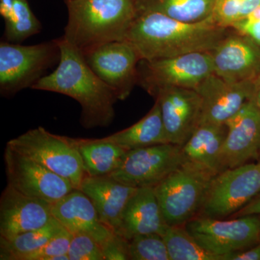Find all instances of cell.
Here are the masks:
<instances>
[{
	"label": "cell",
	"instance_id": "obj_1",
	"mask_svg": "<svg viewBox=\"0 0 260 260\" xmlns=\"http://www.w3.org/2000/svg\"><path fill=\"white\" fill-rule=\"evenodd\" d=\"M210 18L197 23L179 21L160 13H137L125 41L140 60H155L194 52H211L230 34Z\"/></svg>",
	"mask_w": 260,
	"mask_h": 260
},
{
	"label": "cell",
	"instance_id": "obj_2",
	"mask_svg": "<svg viewBox=\"0 0 260 260\" xmlns=\"http://www.w3.org/2000/svg\"><path fill=\"white\" fill-rule=\"evenodd\" d=\"M58 41L61 55L57 67L32 89L62 94L79 103L80 123L85 129L110 125L119 100L115 92L94 73L81 51L62 37Z\"/></svg>",
	"mask_w": 260,
	"mask_h": 260
},
{
	"label": "cell",
	"instance_id": "obj_3",
	"mask_svg": "<svg viewBox=\"0 0 260 260\" xmlns=\"http://www.w3.org/2000/svg\"><path fill=\"white\" fill-rule=\"evenodd\" d=\"M68 23L63 38L83 54L124 41L137 16L135 0H65Z\"/></svg>",
	"mask_w": 260,
	"mask_h": 260
},
{
	"label": "cell",
	"instance_id": "obj_4",
	"mask_svg": "<svg viewBox=\"0 0 260 260\" xmlns=\"http://www.w3.org/2000/svg\"><path fill=\"white\" fill-rule=\"evenodd\" d=\"M58 39L36 45L0 43V94L10 98L32 86L60 59Z\"/></svg>",
	"mask_w": 260,
	"mask_h": 260
},
{
	"label": "cell",
	"instance_id": "obj_5",
	"mask_svg": "<svg viewBox=\"0 0 260 260\" xmlns=\"http://www.w3.org/2000/svg\"><path fill=\"white\" fill-rule=\"evenodd\" d=\"M214 177L203 168L185 161L153 186L168 225H183L194 218L201 210Z\"/></svg>",
	"mask_w": 260,
	"mask_h": 260
},
{
	"label": "cell",
	"instance_id": "obj_6",
	"mask_svg": "<svg viewBox=\"0 0 260 260\" xmlns=\"http://www.w3.org/2000/svg\"><path fill=\"white\" fill-rule=\"evenodd\" d=\"M7 145L68 179L80 189L85 177L83 162L71 138L53 134L42 126L10 140Z\"/></svg>",
	"mask_w": 260,
	"mask_h": 260
},
{
	"label": "cell",
	"instance_id": "obj_7",
	"mask_svg": "<svg viewBox=\"0 0 260 260\" xmlns=\"http://www.w3.org/2000/svg\"><path fill=\"white\" fill-rule=\"evenodd\" d=\"M213 73L210 52H194L165 59L140 60L137 84L153 96L157 90L166 87L195 89Z\"/></svg>",
	"mask_w": 260,
	"mask_h": 260
},
{
	"label": "cell",
	"instance_id": "obj_8",
	"mask_svg": "<svg viewBox=\"0 0 260 260\" xmlns=\"http://www.w3.org/2000/svg\"><path fill=\"white\" fill-rule=\"evenodd\" d=\"M259 193V162L225 169L212 179L200 212L215 218L234 215Z\"/></svg>",
	"mask_w": 260,
	"mask_h": 260
},
{
	"label": "cell",
	"instance_id": "obj_9",
	"mask_svg": "<svg viewBox=\"0 0 260 260\" xmlns=\"http://www.w3.org/2000/svg\"><path fill=\"white\" fill-rule=\"evenodd\" d=\"M260 215L232 220L201 216L185 224L187 232L207 250L218 255L242 251L260 242Z\"/></svg>",
	"mask_w": 260,
	"mask_h": 260
},
{
	"label": "cell",
	"instance_id": "obj_10",
	"mask_svg": "<svg viewBox=\"0 0 260 260\" xmlns=\"http://www.w3.org/2000/svg\"><path fill=\"white\" fill-rule=\"evenodd\" d=\"M182 146L164 143L128 150L109 177L135 187L155 186L185 162Z\"/></svg>",
	"mask_w": 260,
	"mask_h": 260
},
{
	"label": "cell",
	"instance_id": "obj_11",
	"mask_svg": "<svg viewBox=\"0 0 260 260\" xmlns=\"http://www.w3.org/2000/svg\"><path fill=\"white\" fill-rule=\"evenodd\" d=\"M4 161L8 185L52 205L75 189L72 183L7 145Z\"/></svg>",
	"mask_w": 260,
	"mask_h": 260
},
{
	"label": "cell",
	"instance_id": "obj_12",
	"mask_svg": "<svg viewBox=\"0 0 260 260\" xmlns=\"http://www.w3.org/2000/svg\"><path fill=\"white\" fill-rule=\"evenodd\" d=\"M90 68L116 94L125 100L138 82L140 58L126 41L107 43L84 53Z\"/></svg>",
	"mask_w": 260,
	"mask_h": 260
},
{
	"label": "cell",
	"instance_id": "obj_13",
	"mask_svg": "<svg viewBox=\"0 0 260 260\" xmlns=\"http://www.w3.org/2000/svg\"><path fill=\"white\" fill-rule=\"evenodd\" d=\"M159 103L168 142L182 146L199 126L202 100L194 89L166 87L153 96Z\"/></svg>",
	"mask_w": 260,
	"mask_h": 260
},
{
	"label": "cell",
	"instance_id": "obj_14",
	"mask_svg": "<svg viewBox=\"0 0 260 260\" xmlns=\"http://www.w3.org/2000/svg\"><path fill=\"white\" fill-rule=\"evenodd\" d=\"M254 80L229 82L214 73L205 78L194 89L202 100L199 125L225 124L252 99Z\"/></svg>",
	"mask_w": 260,
	"mask_h": 260
},
{
	"label": "cell",
	"instance_id": "obj_15",
	"mask_svg": "<svg viewBox=\"0 0 260 260\" xmlns=\"http://www.w3.org/2000/svg\"><path fill=\"white\" fill-rule=\"evenodd\" d=\"M225 124L227 134L222 151L223 171L257 158L260 150V110L254 101L246 102Z\"/></svg>",
	"mask_w": 260,
	"mask_h": 260
},
{
	"label": "cell",
	"instance_id": "obj_16",
	"mask_svg": "<svg viewBox=\"0 0 260 260\" xmlns=\"http://www.w3.org/2000/svg\"><path fill=\"white\" fill-rule=\"evenodd\" d=\"M51 207L8 184L0 198V238L10 239L47 225L54 218Z\"/></svg>",
	"mask_w": 260,
	"mask_h": 260
},
{
	"label": "cell",
	"instance_id": "obj_17",
	"mask_svg": "<svg viewBox=\"0 0 260 260\" xmlns=\"http://www.w3.org/2000/svg\"><path fill=\"white\" fill-rule=\"evenodd\" d=\"M213 73L229 82L254 80L260 75V47L249 38L230 32L210 52Z\"/></svg>",
	"mask_w": 260,
	"mask_h": 260
},
{
	"label": "cell",
	"instance_id": "obj_18",
	"mask_svg": "<svg viewBox=\"0 0 260 260\" xmlns=\"http://www.w3.org/2000/svg\"><path fill=\"white\" fill-rule=\"evenodd\" d=\"M51 214L72 234H85L93 238L101 247L116 234L103 223L90 198L74 189L51 205Z\"/></svg>",
	"mask_w": 260,
	"mask_h": 260
},
{
	"label": "cell",
	"instance_id": "obj_19",
	"mask_svg": "<svg viewBox=\"0 0 260 260\" xmlns=\"http://www.w3.org/2000/svg\"><path fill=\"white\" fill-rule=\"evenodd\" d=\"M80 189L91 200L103 223L119 234L123 213L138 187L126 185L109 176H85Z\"/></svg>",
	"mask_w": 260,
	"mask_h": 260
},
{
	"label": "cell",
	"instance_id": "obj_20",
	"mask_svg": "<svg viewBox=\"0 0 260 260\" xmlns=\"http://www.w3.org/2000/svg\"><path fill=\"white\" fill-rule=\"evenodd\" d=\"M168 225L153 186L138 187L123 213L119 235L129 241L140 234L162 235Z\"/></svg>",
	"mask_w": 260,
	"mask_h": 260
},
{
	"label": "cell",
	"instance_id": "obj_21",
	"mask_svg": "<svg viewBox=\"0 0 260 260\" xmlns=\"http://www.w3.org/2000/svg\"><path fill=\"white\" fill-rule=\"evenodd\" d=\"M226 134L225 124H200L182 145L186 161L214 176L223 172L222 151Z\"/></svg>",
	"mask_w": 260,
	"mask_h": 260
},
{
	"label": "cell",
	"instance_id": "obj_22",
	"mask_svg": "<svg viewBox=\"0 0 260 260\" xmlns=\"http://www.w3.org/2000/svg\"><path fill=\"white\" fill-rule=\"evenodd\" d=\"M102 139L119 145L127 151L151 145L169 143L159 103L155 100L153 107L148 114L133 125Z\"/></svg>",
	"mask_w": 260,
	"mask_h": 260
},
{
	"label": "cell",
	"instance_id": "obj_23",
	"mask_svg": "<svg viewBox=\"0 0 260 260\" xmlns=\"http://www.w3.org/2000/svg\"><path fill=\"white\" fill-rule=\"evenodd\" d=\"M79 152L85 176L102 177L119 167L127 150L110 142L99 139L72 138Z\"/></svg>",
	"mask_w": 260,
	"mask_h": 260
},
{
	"label": "cell",
	"instance_id": "obj_24",
	"mask_svg": "<svg viewBox=\"0 0 260 260\" xmlns=\"http://www.w3.org/2000/svg\"><path fill=\"white\" fill-rule=\"evenodd\" d=\"M217 0H135L137 13H160L179 21L197 23L210 18Z\"/></svg>",
	"mask_w": 260,
	"mask_h": 260
},
{
	"label": "cell",
	"instance_id": "obj_25",
	"mask_svg": "<svg viewBox=\"0 0 260 260\" xmlns=\"http://www.w3.org/2000/svg\"><path fill=\"white\" fill-rule=\"evenodd\" d=\"M64 227L53 218L40 229L10 238H0V259L23 260L25 256L40 249Z\"/></svg>",
	"mask_w": 260,
	"mask_h": 260
},
{
	"label": "cell",
	"instance_id": "obj_26",
	"mask_svg": "<svg viewBox=\"0 0 260 260\" xmlns=\"http://www.w3.org/2000/svg\"><path fill=\"white\" fill-rule=\"evenodd\" d=\"M162 237L167 244L170 260H223L200 245L182 225H169Z\"/></svg>",
	"mask_w": 260,
	"mask_h": 260
},
{
	"label": "cell",
	"instance_id": "obj_27",
	"mask_svg": "<svg viewBox=\"0 0 260 260\" xmlns=\"http://www.w3.org/2000/svg\"><path fill=\"white\" fill-rule=\"evenodd\" d=\"M5 23V41L13 44H21L42 30V24L27 0H14L13 15Z\"/></svg>",
	"mask_w": 260,
	"mask_h": 260
},
{
	"label": "cell",
	"instance_id": "obj_28",
	"mask_svg": "<svg viewBox=\"0 0 260 260\" xmlns=\"http://www.w3.org/2000/svg\"><path fill=\"white\" fill-rule=\"evenodd\" d=\"M130 259L170 260L167 244L159 234H140L129 241Z\"/></svg>",
	"mask_w": 260,
	"mask_h": 260
},
{
	"label": "cell",
	"instance_id": "obj_29",
	"mask_svg": "<svg viewBox=\"0 0 260 260\" xmlns=\"http://www.w3.org/2000/svg\"><path fill=\"white\" fill-rule=\"evenodd\" d=\"M259 6L260 0H217L211 17L220 26L231 28Z\"/></svg>",
	"mask_w": 260,
	"mask_h": 260
},
{
	"label": "cell",
	"instance_id": "obj_30",
	"mask_svg": "<svg viewBox=\"0 0 260 260\" xmlns=\"http://www.w3.org/2000/svg\"><path fill=\"white\" fill-rule=\"evenodd\" d=\"M72 237L73 234L64 228L40 249L25 256L23 260H70L68 254Z\"/></svg>",
	"mask_w": 260,
	"mask_h": 260
},
{
	"label": "cell",
	"instance_id": "obj_31",
	"mask_svg": "<svg viewBox=\"0 0 260 260\" xmlns=\"http://www.w3.org/2000/svg\"><path fill=\"white\" fill-rule=\"evenodd\" d=\"M68 254L70 260H104L100 244L85 234H73Z\"/></svg>",
	"mask_w": 260,
	"mask_h": 260
},
{
	"label": "cell",
	"instance_id": "obj_32",
	"mask_svg": "<svg viewBox=\"0 0 260 260\" xmlns=\"http://www.w3.org/2000/svg\"><path fill=\"white\" fill-rule=\"evenodd\" d=\"M104 260L130 259L129 241L115 234L102 246Z\"/></svg>",
	"mask_w": 260,
	"mask_h": 260
},
{
	"label": "cell",
	"instance_id": "obj_33",
	"mask_svg": "<svg viewBox=\"0 0 260 260\" xmlns=\"http://www.w3.org/2000/svg\"><path fill=\"white\" fill-rule=\"evenodd\" d=\"M235 32L250 39L260 47V20L243 19L231 27Z\"/></svg>",
	"mask_w": 260,
	"mask_h": 260
},
{
	"label": "cell",
	"instance_id": "obj_34",
	"mask_svg": "<svg viewBox=\"0 0 260 260\" xmlns=\"http://www.w3.org/2000/svg\"><path fill=\"white\" fill-rule=\"evenodd\" d=\"M224 260H260V242L244 250L227 254Z\"/></svg>",
	"mask_w": 260,
	"mask_h": 260
},
{
	"label": "cell",
	"instance_id": "obj_35",
	"mask_svg": "<svg viewBox=\"0 0 260 260\" xmlns=\"http://www.w3.org/2000/svg\"><path fill=\"white\" fill-rule=\"evenodd\" d=\"M249 215H260V193L244 208L238 211L236 214V217Z\"/></svg>",
	"mask_w": 260,
	"mask_h": 260
},
{
	"label": "cell",
	"instance_id": "obj_36",
	"mask_svg": "<svg viewBox=\"0 0 260 260\" xmlns=\"http://www.w3.org/2000/svg\"><path fill=\"white\" fill-rule=\"evenodd\" d=\"M14 10V0H0V15L4 20L12 16Z\"/></svg>",
	"mask_w": 260,
	"mask_h": 260
},
{
	"label": "cell",
	"instance_id": "obj_37",
	"mask_svg": "<svg viewBox=\"0 0 260 260\" xmlns=\"http://www.w3.org/2000/svg\"><path fill=\"white\" fill-rule=\"evenodd\" d=\"M251 100L254 101L260 110V75L254 80V94Z\"/></svg>",
	"mask_w": 260,
	"mask_h": 260
},
{
	"label": "cell",
	"instance_id": "obj_38",
	"mask_svg": "<svg viewBox=\"0 0 260 260\" xmlns=\"http://www.w3.org/2000/svg\"><path fill=\"white\" fill-rule=\"evenodd\" d=\"M246 18L251 20H260V6L256 8Z\"/></svg>",
	"mask_w": 260,
	"mask_h": 260
},
{
	"label": "cell",
	"instance_id": "obj_39",
	"mask_svg": "<svg viewBox=\"0 0 260 260\" xmlns=\"http://www.w3.org/2000/svg\"><path fill=\"white\" fill-rule=\"evenodd\" d=\"M256 160H257V162H259V164H260V150H259V154H258V157H257V158H256Z\"/></svg>",
	"mask_w": 260,
	"mask_h": 260
}]
</instances>
